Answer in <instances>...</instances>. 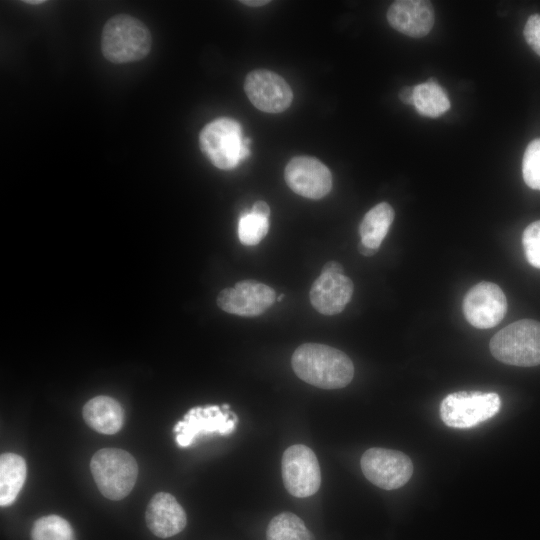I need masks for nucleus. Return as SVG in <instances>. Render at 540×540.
<instances>
[{
  "label": "nucleus",
  "instance_id": "c756f323",
  "mask_svg": "<svg viewBox=\"0 0 540 540\" xmlns=\"http://www.w3.org/2000/svg\"><path fill=\"white\" fill-rule=\"evenodd\" d=\"M358 250H359V252H360L362 255H364V256H372V255H374L375 252L377 251V250H375V249H372V248H370V247H368V246L362 244L361 242H360L359 245H358Z\"/></svg>",
  "mask_w": 540,
  "mask_h": 540
},
{
  "label": "nucleus",
  "instance_id": "f3484780",
  "mask_svg": "<svg viewBox=\"0 0 540 540\" xmlns=\"http://www.w3.org/2000/svg\"><path fill=\"white\" fill-rule=\"evenodd\" d=\"M83 418L95 431L112 435L122 428L124 411L115 399L108 396H96L84 405Z\"/></svg>",
  "mask_w": 540,
  "mask_h": 540
},
{
  "label": "nucleus",
  "instance_id": "6e6552de",
  "mask_svg": "<svg viewBox=\"0 0 540 540\" xmlns=\"http://www.w3.org/2000/svg\"><path fill=\"white\" fill-rule=\"evenodd\" d=\"M281 472L286 490L295 497H309L319 490V463L312 449L305 445H292L284 451Z\"/></svg>",
  "mask_w": 540,
  "mask_h": 540
},
{
  "label": "nucleus",
  "instance_id": "20e7f679",
  "mask_svg": "<svg viewBox=\"0 0 540 540\" xmlns=\"http://www.w3.org/2000/svg\"><path fill=\"white\" fill-rule=\"evenodd\" d=\"M90 469L101 494L110 500H121L133 489L138 465L125 450L102 448L92 457Z\"/></svg>",
  "mask_w": 540,
  "mask_h": 540
},
{
  "label": "nucleus",
  "instance_id": "bb28decb",
  "mask_svg": "<svg viewBox=\"0 0 540 540\" xmlns=\"http://www.w3.org/2000/svg\"><path fill=\"white\" fill-rule=\"evenodd\" d=\"M251 211L265 218H269L270 216V208L265 201H256L253 204Z\"/></svg>",
  "mask_w": 540,
  "mask_h": 540
},
{
  "label": "nucleus",
  "instance_id": "aec40b11",
  "mask_svg": "<svg viewBox=\"0 0 540 540\" xmlns=\"http://www.w3.org/2000/svg\"><path fill=\"white\" fill-rule=\"evenodd\" d=\"M413 106L423 116L436 118L450 108L444 89L432 79L414 86Z\"/></svg>",
  "mask_w": 540,
  "mask_h": 540
},
{
  "label": "nucleus",
  "instance_id": "a211bd4d",
  "mask_svg": "<svg viewBox=\"0 0 540 540\" xmlns=\"http://www.w3.org/2000/svg\"><path fill=\"white\" fill-rule=\"evenodd\" d=\"M27 476L23 457L15 453L0 456V505L12 504L20 493Z\"/></svg>",
  "mask_w": 540,
  "mask_h": 540
},
{
  "label": "nucleus",
  "instance_id": "4be33fe9",
  "mask_svg": "<svg viewBox=\"0 0 540 540\" xmlns=\"http://www.w3.org/2000/svg\"><path fill=\"white\" fill-rule=\"evenodd\" d=\"M31 540H76L70 523L51 514L37 519L31 529Z\"/></svg>",
  "mask_w": 540,
  "mask_h": 540
},
{
  "label": "nucleus",
  "instance_id": "2eb2a0df",
  "mask_svg": "<svg viewBox=\"0 0 540 540\" xmlns=\"http://www.w3.org/2000/svg\"><path fill=\"white\" fill-rule=\"evenodd\" d=\"M353 289V282L344 274L321 273L310 289V302L319 313L335 315L349 303Z\"/></svg>",
  "mask_w": 540,
  "mask_h": 540
},
{
  "label": "nucleus",
  "instance_id": "39448f33",
  "mask_svg": "<svg viewBox=\"0 0 540 540\" xmlns=\"http://www.w3.org/2000/svg\"><path fill=\"white\" fill-rule=\"evenodd\" d=\"M199 143L203 154L222 170L237 167L250 154L241 125L230 118H219L207 124L200 133Z\"/></svg>",
  "mask_w": 540,
  "mask_h": 540
},
{
  "label": "nucleus",
  "instance_id": "9b49d317",
  "mask_svg": "<svg viewBox=\"0 0 540 540\" xmlns=\"http://www.w3.org/2000/svg\"><path fill=\"white\" fill-rule=\"evenodd\" d=\"M244 90L250 102L266 113L283 112L293 100V92L288 83L280 75L266 69L248 73Z\"/></svg>",
  "mask_w": 540,
  "mask_h": 540
},
{
  "label": "nucleus",
  "instance_id": "412c9836",
  "mask_svg": "<svg viewBox=\"0 0 540 540\" xmlns=\"http://www.w3.org/2000/svg\"><path fill=\"white\" fill-rule=\"evenodd\" d=\"M267 540H315L303 520L291 512L273 517L266 530Z\"/></svg>",
  "mask_w": 540,
  "mask_h": 540
},
{
  "label": "nucleus",
  "instance_id": "b1692460",
  "mask_svg": "<svg viewBox=\"0 0 540 540\" xmlns=\"http://www.w3.org/2000/svg\"><path fill=\"white\" fill-rule=\"evenodd\" d=\"M522 175L530 188L540 190V138L531 141L524 152Z\"/></svg>",
  "mask_w": 540,
  "mask_h": 540
},
{
  "label": "nucleus",
  "instance_id": "f8f14e48",
  "mask_svg": "<svg viewBox=\"0 0 540 540\" xmlns=\"http://www.w3.org/2000/svg\"><path fill=\"white\" fill-rule=\"evenodd\" d=\"M284 178L293 192L309 199H321L332 188L330 170L310 156L292 158L285 167Z\"/></svg>",
  "mask_w": 540,
  "mask_h": 540
},
{
  "label": "nucleus",
  "instance_id": "0eeeda50",
  "mask_svg": "<svg viewBox=\"0 0 540 540\" xmlns=\"http://www.w3.org/2000/svg\"><path fill=\"white\" fill-rule=\"evenodd\" d=\"M364 476L375 486L394 490L405 485L413 474V463L403 452L373 447L360 459Z\"/></svg>",
  "mask_w": 540,
  "mask_h": 540
},
{
  "label": "nucleus",
  "instance_id": "393cba45",
  "mask_svg": "<svg viewBox=\"0 0 540 540\" xmlns=\"http://www.w3.org/2000/svg\"><path fill=\"white\" fill-rule=\"evenodd\" d=\"M522 245L527 261L540 269V220L526 227L522 235Z\"/></svg>",
  "mask_w": 540,
  "mask_h": 540
},
{
  "label": "nucleus",
  "instance_id": "1a4fd4ad",
  "mask_svg": "<svg viewBox=\"0 0 540 540\" xmlns=\"http://www.w3.org/2000/svg\"><path fill=\"white\" fill-rule=\"evenodd\" d=\"M462 308L472 326L487 329L502 321L507 312V299L497 284L483 281L466 293Z\"/></svg>",
  "mask_w": 540,
  "mask_h": 540
},
{
  "label": "nucleus",
  "instance_id": "f257e3e1",
  "mask_svg": "<svg viewBox=\"0 0 540 540\" xmlns=\"http://www.w3.org/2000/svg\"><path fill=\"white\" fill-rule=\"evenodd\" d=\"M292 368L306 383L322 389H339L353 379L354 366L342 351L324 344L305 343L293 353Z\"/></svg>",
  "mask_w": 540,
  "mask_h": 540
},
{
  "label": "nucleus",
  "instance_id": "dca6fc26",
  "mask_svg": "<svg viewBox=\"0 0 540 540\" xmlns=\"http://www.w3.org/2000/svg\"><path fill=\"white\" fill-rule=\"evenodd\" d=\"M145 519L148 529L159 538L180 533L187 524V516L176 498L166 492L155 494L148 503Z\"/></svg>",
  "mask_w": 540,
  "mask_h": 540
},
{
  "label": "nucleus",
  "instance_id": "9d476101",
  "mask_svg": "<svg viewBox=\"0 0 540 540\" xmlns=\"http://www.w3.org/2000/svg\"><path fill=\"white\" fill-rule=\"evenodd\" d=\"M238 418L233 412H222L219 406L194 407L175 427L176 442L181 447L191 445L200 435H228L235 430Z\"/></svg>",
  "mask_w": 540,
  "mask_h": 540
},
{
  "label": "nucleus",
  "instance_id": "5701e85b",
  "mask_svg": "<svg viewBox=\"0 0 540 540\" xmlns=\"http://www.w3.org/2000/svg\"><path fill=\"white\" fill-rule=\"evenodd\" d=\"M269 218L255 214L251 210L244 211L238 223V236L242 244L252 246L258 244L268 233Z\"/></svg>",
  "mask_w": 540,
  "mask_h": 540
},
{
  "label": "nucleus",
  "instance_id": "a878e982",
  "mask_svg": "<svg viewBox=\"0 0 540 540\" xmlns=\"http://www.w3.org/2000/svg\"><path fill=\"white\" fill-rule=\"evenodd\" d=\"M523 33L527 44L540 56V14L528 18Z\"/></svg>",
  "mask_w": 540,
  "mask_h": 540
},
{
  "label": "nucleus",
  "instance_id": "4468645a",
  "mask_svg": "<svg viewBox=\"0 0 540 540\" xmlns=\"http://www.w3.org/2000/svg\"><path fill=\"white\" fill-rule=\"evenodd\" d=\"M387 20L400 33L420 38L427 35L434 25V9L429 1L398 0L390 5Z\"/></svg>",
  "mask_w": 540,
  "mask_h": 540
},
{
  "label": "nucleus",
  "instance_id": "cd10ccee",
  "mask_svg": "<svg viewBox=\"0 0 540 540\" xmlns=\"http://www.w3.org/2000/svg\"><path fill=\"white\" fill-rule=\"evenodd\" d=\"M399 98L404 104L413 105L414 86L403 87L399 92Z\"/></svg>",
  "mask_w": 540,
  "mask_h": 540
},
{
  "label": "nucleus",
  "instance_id": "ddd939ff",
  "mask_svg": "<svg viewBox=\"0 0 540 540\" xmlns=\"http://www.w3.org/2000/svg\"><path fill=\"white\" fill-rule=\"evenodd\" d=\"M276 300L275 291L255 280H243L225 288L217 297L218 306L225 312L239 316H258Z\"/></svg>",
  "mask_w": 540,
  "mask_h": 540
},
{
  "label": "nucleus",
  "instance_id": "6ab92c4d",
  "mask_svg": "<svg viewBox=\"0 0 540 540\" xmlns=\"http://www.w3.org/2000/svg\"><path fill=\"white\" fill-rule=\"evenodd\" d=\"M394 216L392 206L386 202H381L371 208L359 226L361 243L377 250L387 235Z\"/></svg>",
  "mask_w": 540,
  "mask_h": 540
},
{
  "label": "nucleus",
  "instance_id": "473e14b6",
  "mask_svg": "<svg viewBox=\"0 0 540 540\" xmlns=\"http://www.w3.org/2000/svg\"><path fill=\"white\" fill-rule=\"evenodd\" d=\"M283 297H284V294L279 295L278 298H277V301H281L283 299Z\"/></svg>",
  "mask_w": 540,
  "mask_h": 540
},
{
  "label": "nucleus",
  "instance_id": "7ed1b4c3",
  "mask_svg": "<svg viewBox=\"0 0 540 540\" xmlns=\"http://www.w3.org/2000/svg\"><path fill=\"white\" fill-rule=\"evenodd\" d=\"M489 349L495 359L508 365H539L540 322L522 319L504 327L492 337Z\"/></svg>",
  "mask_w": 540,
  "mask_h": 540
},
{
  "label": "nucleus",
  "instance_id": "c85d7f7f",
  "mask_svg": "<svg viewBox=\"0 0 540 540\" xmlns=\"http://www.w3.org/2000/svg\"><path fill=\"white\" fill-rule=\"evenodd\" d=\"M343 272L344 270L341 264L336 261H330L323 266L321 273L343 274Z\"/></svg>",
  "mask_w": 540,
  "mask_h": 540
},
{
  "label": "nucleus",
  "instance_id": "7c9ffc66",
  "mask_svg": "<svg viewBox=\"0 0 540 540\" xmlns=\"http://www.w3.org/2000/svg\"><path fill=\"white\" fill-rule=\"evenodd\" d=\"M241 3L245 4L246 6H251V7H259V6H263L267 3H269L270 1L268 0H245V1H240Z\"/></svg>",
  "mask_w": 540,
  "mask_h": 540
},
{
  "label": "nucleus",
  "instance_id": "423d86ee",
  "mask_svg": "<svg viewBox=\"0 0 540 540\" xmlns=\"http://www.w3.org/2000/svg\"><path fill=\"white\" fill-rule=\"evenodd\" d=\"M501 406L494 392L459 391L448 394L440 404V417L452 428H471L497 414Z\"/></svg>",
  "mask_w": 540,
  "mask_h": 540
},
{
  "label": "nucleus",
  "instance_id": "f03ea898",
  "mask_svg": "<svg viewBox=\"0 0 540 540\" xmlns=\"http://www.w3.org/2000/svg\"><path fill=\"white\" fill-rule=\"evenodd\" d=\"M151 44L149 29L127 14L110 18L101 34L102 53L108 61L116 64L143 59L149 53Z\"/></svg>",
  "mask_w": 540,
  "mask_h": 540
},
{
  "label": "nucleus",
  "instance_id": "2f4dec72",
  "mask_svg": "<svg viewBox=\"0 0 540 540\" xmlns=\"http://www.w3.org/2000/svg\"><path fill=\"white\" fill-rule=\"evenodd\" d=\"M44 2H45V1H43V0H34V1L29 0V1H25V3L31 4V5H38V4H42V3H44Z\"/></svg>",
  "mask_w": 540,
  "mask_h": 540
}]
</instances>
